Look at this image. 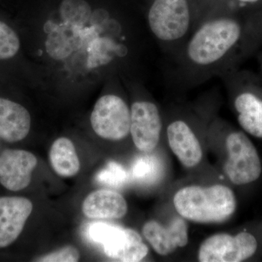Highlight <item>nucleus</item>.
I'll return each instance as SVG.
<instances>
[{"instance_id": "obj_17", "label": "nucleus", "mask_w": 262, "mask_h": 262, "mask_svg": "<svg viewBox=\"0 0 262 262\" xmlns=\"http://www.w3.org/2000/svg\"><path fill=\"white\" fill-rule=\"evenodd\" d=\"M130 178V174L123 167L116 162L111 161L106 168L98 174L97 182L113 187H121Z\"/></svg>"}, {"instance_id": "obj_14", "label": "nucleus", "mask_w": 262, "mask_h": 262, "mask_svg": "<svg viewBox=\"0 0 262 262\" xmlns=\"http://www.w3.org/2000/svg\"><path fill=\"white\" fill-rule=\"evenodd\" d=\"M31 127L30 114L21 105L0 98V138L8 142L25 139Z\"/></svg>"}, {"instance_id": "obj_4", "label": "nucleus", "mask_w": 262, "mask_h": 262, "mask_svg": "<svg viewBox=\"0 0 262 262\" xmlns=\"http://www.w3.org/2000/svg\"><path fill=\"white\" fill-rule=\"evenodd\" d=\"M88 235L93 242L101 245L108 257L123 262L140 261L149 249L137 232L110 224H91Z\"/></svg>"}, {"instance_id": "obj_20", "label": "nucleus", "mask_w": 262, "mask_h": 262, "mask_svg": "<svg viewBox=\"0 0 262 262\" xmlns=\"http://www.w3.org/2000/svg\"><path fill=\"white\" fill-rule=\"evenodd\" d=\"M233 9L248 20L262 15V0H234Z\"/></svg>"}, {"instance_id": "obj_2", "label": "nucleus", "mask_w": 262, "mask_h": 262, "mask_svg": "<svg viewBox=\"0 0 262 262\" xmlns=\"http://www.w3.org/2000/svg\"><path fill=\"white\" fill-rule=\"evenodd\" d=\"M144 20L167 61L177 56L201 21L198 0H148Z\"/></svg>"}, {"instance_id": "obj_7", "label": "nucleus", "mask_w": 262, "mask_h": 262, "mask_svg": "<svg viewBox=\"0 0 262 262\" xmlns=\"http://www.w3.org/2000/svg\"><path fill=\"white\" fill-rule=\"evenodd\" d=\"M257 246L254 236L248 232L215 234L201 244L198 258L201 262H241L251 257Z\"/></svg>"}, {"instance_id": "obj_5", "label": "nucleus", "mask_w": 262, "mask_h": 262, "mask_svg": "<svg viewBox=\"0 0 262 262\" xmlns=\"http://www.w3.org/2000/svg\"><path fill=\"white\" fill-rule=\"evenodd\" d=\"M130 106L116 93L103 95L96 101L91 115L93 130L99 137L120 141L130 134Z\"/></svg>"}, {"instance_id": "obj_22", "label": "nucleus", "mask_w": 262, "mask_h": 262, "mask_svg": "<svg viewBox=\"0 0 262 262\" xmlns=\"http://www.w3.org/2000/svg\"><path fill=\"white\" fill-rule=\"evenodd\" d=\"M261 72H262V58L261 59Z\"/></svg>"}, {"instance_id": "obj_12", "label": "nucleus", "mask_w": 262, "mask_h": 262, "mask_svg": "<svg viewBox=\"0 0 262 262\" xmlns=\"http://www.w3.org/2000/svg\"><path fill=\"white\" fill-rule=\"evenodd\" d=\"M142 232L155 252L161 256L170 254L188 243L187 225L182 218L174 219L166 227L149 221L143 227Z\"/></svg>"}, {"instance_id": "obj_11", "label": "nucleus", "mask_w": 262, "mask_h": 262, "mask_svg": "<svg viewBox=\"0 0 262 262\" xmlns=\"http://www.w3.org/2000/svg\"><path fill=\"white\" fill-rule=\"evenodd\" d=\"M32 202L20 196L0 198V248L13 244L32 213Z\"/></svg>"}, {"instance_id": "obj_10", "label": "nucleus", "mask_w": 262, "mask_h": 262, "mask_svg": "<svg viewBox=\"0 0 262 262\" xmlns=\"http://www.w3.org/2000/svg\"><path fill=\"white\" fill-rule=\"evenodd\" d=\"M170 149L181 163L192 168L201 162L203 151L192 125L182 118L173 119L165 127Z\"/></svg>"}, {"instance_id": "obj_9", "label": "nucleus", "mask_w": 262, "mask_h": 262, "mask_svg": "<svg viewBox=\"0 0 262 262\" xmlns=\"http://www.w3.org/2000/svg\"><path fill=\"white\" fill-rule=\"evenodd\" d=\"M37 165V158L29 151L5 150L0 155V183L13 192L25 189L30 184Z\"/></svg>"}, {"instance_id": "obj_15", "label": "nucleus", "mask_w": 262, "mask_h": 262, "mask_svg": "<svg viewBox=\"0 0 262 262\" xmlns=\"http://www.w3.org/2000/svg\"><path fill=\"white\" fill-rule=\"evenodd\" d=\"M52 168L61 177H72L80 171V163L72 141L61 137L53 142L50 150Z\"/></svg>"}, {"instance_id": "obj_21", "label": "nucleus", "mask_w": 262, "mask_h": 262, "mask_svg": "<svg viewBox=\"0 0 262 262\" xmlns=\"http://www.w3.org/2000/svg\"><path fill=\"white\" fill-rule=\"evenodd\" d=\"M202 19L207 15L233 9L234 0H198ZM234 10V9H233Z\"/></svg>"}, {"instance_id": "obj_6", "label": "nucleus", "mask_w": 262, "mask_h": 262, "mask_svg": "<svg viewBox=\"0 0 262 262\" xmlns=\"http://www.w3.org/2000/svg\"><path fill=\"white\" fill-rule=\"evenodd\" d=\"M228 159L225 172L229 180L237 185L249 184L259 178L261 163L257 150L251 140L239 131H232L226 137Z\"/></svg>"}, {"instance_id": "obj_3", "label": "nucleus", "mask_w": 262, "mask_h": 262, "mask_svg": "<svg viewBox=\"0 0 262 262\" xmlns=\"http://www.w3.org/2000/svg\"><path fill=\"white\" fill-rule=\"evenodd\" d=\"M177 212L186 220L202 224L222 223L235 211L234 192L223 185L182 188L173 198Z\"/></svg>"}, {"instance_id": "obj_18", "label": "nucleus", "mask_w": 262, "mask_h": 262, "mask_svg": "<svg viewBox=\"0 0 262 262\" xmlns=\"http://www.w3.org/2000/svg\"><path fill=\"white\" fill-rule=\"evenodd\" d=\"M20 39L13 29L0 21V59L13 58L20 49Z\"/></svg>"}, {"instance_id": "obj_19", "label": "nucleus", "mask_w": 262, "mask_h": 262, "mask_svg": "<svg viewBox=\"0 0 262 262\" xmlns=\"http://www.w3.org/2000/svg\"><path fill=\"white\" fill-rule=\"evenodd\" d=\"M80 258V252L73 246H67L55 252L43 256L38 258L41 262H76Z\"/></svg>"}, {"instance_id": "obj_16", "label": "nucleus", "mask_w": 262, "mask_h": 262, "mask_svg": "<svg viewBox=\"0 0 262 262\" xmlns=\"http://www.w3.org/2000/svg\"><path fill=\"white\" fill-rule=\"evenodd\" d=\"M138 157L131 167L130 174L136 182L151 185L159 182L163 176V163L159 157L150 152Z\"/></svg>"}, {"instance_id": "obj_8", "label": "nucleus", "mask_w": 262, "mask_h": 262, "mask_svg": "<svg viewBox=\"0 0 262 262\" xmlns=\"http://www.w3.org/2000/svg\"><path fill=\"white\" fill-rule=\"evenodd\" d=\"M130 134L136 147L151 152L159 143L163 121L156 103L146 98L136 99L130 105Z\"/></svg>"}, {"instance_id": "obj_13", "label": "nucleus", "mask_w": 262, "mask_h": 262, "mask_svg": "<svg viewBox=\"0 0 262 262\" xmlns=\"http://www.w3.org/2000/svg\"><path fill=\"white\" fill-rule=\"evenodd\" d=\"M85 216L94 220L122 218L127 211L125 198L115 191L100 189L91 193L82 206Z\"/></svg>"}, {"instance_id": "obj_1", "label": "nucleus", "mask_w": 262, "mask_h": 262, "mask_svg": "<svg viewBox=\"0 0 262 262\" xmlns=\"http://www.w3.org/2000/svg\"><path fill=\"white\" fill-rule=\"evenodd\" d=\"M251 51L248 19L233 9L207 15L177 56L168 60V84L189 89L237 70Z\"/></svg>"}]
</instances>
